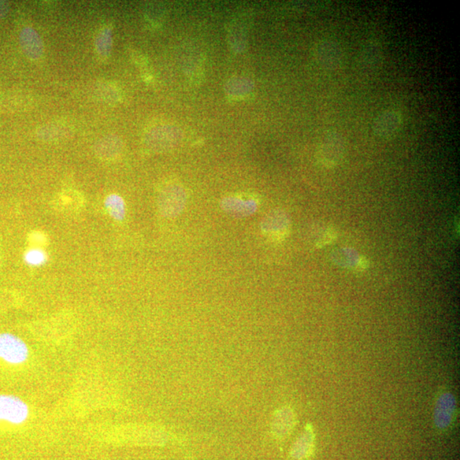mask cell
Segmentation results:
<instances>
[{
  "instance_id": "obj_1",
  "label": "cell",
  "mask_w": 460,
  "mask_h": 460,
  "mask_svg": "<svg viewBox=\"0 0 460 460\" xmlns=\"http://www.w3.org/2000/svg\"><path fill=\"white\" fill-rule=\"evenodd\" d=\"M28 348L19 337L10 333H0V359L10 364L27 361Z\"/></svg>"
},
{
  "instance_id": "obj_2",
  "label": "cell",
  "mask_w": 460,
  "mask_h": 460,
  "mask_svg": "<svg viewBox=\"0 0 460 460\" xmlns=\"http://www.w3.org/2000/svg\"><path fill=\"white\" fill-rule=\"evenodd\" d=\"M186 204L184 189L177 185H170L161 192L159 197V209L168 218H175L183 211Z\"/></svg>"
},
{
  "instance_id": "obj_3",
  "label": "cell",
  "mask_w": 460,
  "mask_h": 460,
  "mask_svg": "<svg viewBox=\"0 0 460 460\" xmlns=\"http://www.w3.org/2000/svg\"><path fill=\"white\" fill-rule=\"evenodd\" d=\"M28 414V407L24 400L12 395H0V421L21 425L27 421Z\"/></svg>"
},
{
  "instance_id": "obj_4",
  "label": "cell",
  "mask_w": 460,
  "mask_h": 460,
  "mask_svg": "<svg viewBox=\"0 0 460 460\" xmlns=\"http://www.w3.org/2000/svg\"><path fill=\"white\" fill-rule=\"evenodd\" d=\"M402 125V116L398 111L385 110L378 114L374 120V134L383 139H391L396 136Z\"/></svg>"
},
{
  "instance_id": "obj_5",
  "label": "cell",
  "mask_w": 460,
  "mask_h": 460,
  "mask_svg": "<svg viewBox=\"0 0 460 460\" xmlns=\"http://www.w3.org/2000/svg\"><path fill=\"white\" fill-rule=\"evenodd\" d=\"M263 235L274 241L283 240L290 231V221L283 211H272L262 222Z\"/></svg>"
},
{
  "instance_id": "obj_6",
  "label": "cell",
  "mask_w": 460,
  "mask_h": 460,
  "mask_svg": "<svg viewBox=\"0 0 460 460\" xmlns=\"http://www.w3.org/2000/svg\"><path fill=\"white\" fill-rule=\"evenodd\" d=\"M221 206L226 213L236 217L250 216L258 209L256 200L239 197H227L222 200Z\"/></svg>"
},
{
  "instance_id": "obj_7",
  "label": "cell",
  "mask_w": 460,
  "mask_h": 460,
  "mask_svg": "<svg viewBox=\"0 0 460 460\" xmlns=\"http://www.w3.org/2000/svg\"><path fill=\"white\" fill-rule=\"evenodd\" d=\"M317 59L326 69H335L342 62L339 46L328 40L320 43L317 47Z\"/></svg>"
},
{
  "instance_id": "obj_8",
  "label": "cell",
  "mask_w": 460,
  "mask_h": 460,
  "mask_svg": "<svg viewBox=\"0 0 460 460\" xmlns=\"http://www.w3.org/2000/svg\"><path fill=\"white\" fill-rule=\"evenodd\" d=\"M344 146L336 137H328L319 152L321 161L326 166H335L342 159Z\"/></svg>"
},
{
  "instance_id": "obj_9",
  "label": "cell",
  "mask_w": 460,
  "mask_h": 460,
  "mask_svg": "<svg viewBox=\"0 0 460 460\" xmlns=\"http://www.w3.org/2000/svg\"><path fill=\"white\" fill-rule=\"evenodd\" d=\"M22 49L32 60L38 61L43 57L44 46L39 35L33 28H25L21 35Z\"/></svg>"
},
{
  "instance_id": "obj_10",
  "label": "cell",
  "mask_w": 460,
  "mask_h": 460,
  "mask_svg": "<svg viewBox=\"0 0 460 460\" xmlns=\"http://www.w3.org/2000/svg\"><path fill=\"white\" fill-rule=\"evenodd\" d=\"M455 410V400L451 394L441 396L436 407V424L440 428H446L450 425Z\"/></svg>"
},
{
  "instance_id": "obj_11",
  "label": "cell",
  "mask_w": 460,
  "mask_h": 460,
  "mask_svg": "<svg viewBox=\"0 0 460 460\" xmlns=\"http://www.w3.org/2000/svg\"><path fill=\"white\" fill-rule=\"evenodd\" d=\"M122 150L121 141L117 137L110 136L100 141L96 146V153L103 159H114L120 154Z\"/></svg>"
},
{
  "instance_id": "obj_12",
  "label": "cell",
  "mask_w": 460,
  "mask_h": 460,
  "mask_svg": "<svg viewBox=\"0 0 460 460\" xmlns=\"http://www.w3.org/2000/svg\"><path fill=\"white\" fill-rule=\"evenodd\" d=\"M107 213L114 220L121 221L125 216V206L124 200L118 195H110L107 196L105 202Z\"/></svg>"
},
{
  "instance_id": "obj_13",
  "label": "cell",
  "mask_w": 460,
  "mask_h": 460,
  "mask_svg": "<svg viewBox=\"0 0 460 460\" xmlns=\"http://www.w3.org/2000/svg\"><path fill=\"white\" fill-rule=\"evenodd\" d=\"M112 47V33L109 28H103L96 39V50L100 57L106 59L110 54Z\"/></svg>"
},
{
  "instance_id": "obj_14",
  "label": "cell",
  "mask_w": 460,
  "mask_h": 460,
  "mask_svg": "<svg viewBox=\"0 0 460 460\" xmlns=\"http://www.w3.org/2000/svg\"><path fill=\"white\" fill-rule=\"evenodd\" d=\"M25 262L31 266H40L46 263L47 260V255L46 251H44L39 248H35V249L28 250L25 254Z\"/></svg>"
},
{
  "instance_id": "obj_15",
  "label": "cell",
  "mask_w": 460,
  "mask_h": 460,
  "mask_svg": "<svg viewBox=\"0 0 460 460\" xmlns=\"http://www.w3.org/2000/svg\"><path fill=\"white\" fill-rule=\"evenodd\" d=\"M311 441H312V436H310V434L308 432L304 434L299 440L294 450V455L297 458H303V454H308L311 447Z\"/></svg>"
},
{
  "instance_id": "obj_16",
  "label": "cell",
  "mask_w": 460,
  "mask_h": 460,
  "mask_svg": "<svg viewBox=\"0 0 460 460\" xmlns=\"http://www.w3.org/2000/svg\"><path fill=\"white\" fill-rule=\"evenodd\" d=\"M337 237L336 232L335 229H329L326 230L324 238L319 241V247H324L325 245H328L333 242V240H335Z\"/></svg>"
},
{
  "instance_id": "obj_17",
  "label": "cell",
  "mask_w": 460,
  "mask_h": 460,
  "mask_svg": "<svg viewBox=\"0 0 460 460\" xmlns=\"http://www.w3.org/2000/svg\"><path fill=\"white\" fill-rule=\"evenodd\" d=\"M369 261L366 260L365 258H361L359 259L357 265H356V268L359 269L360 270L362 269H365L369 267Z\"/></svg>"
},
{
  "instance_id": "obj_18",
  "label": "cell",
  "mask_w": 460,
  "mask_h": 460,
  "mask_svg": "<svg viewBox=\"0 0 460 460\" xmlns=\"http://www.w3.org/2000/svg\"><path fill=\"white\" fill-rule=\"evenodd\" d=\"M33 238L35 239L36 242L40 243V242H44V237L42 235H40L39 233H36L35 236H33ZM37 243V244H38Z\"/></svg>"
}]
</instances>
